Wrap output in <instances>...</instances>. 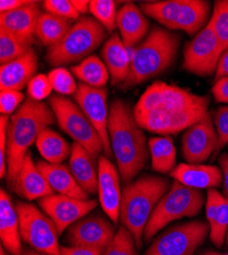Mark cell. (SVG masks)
Instances as JSON below:
<instances>
[{
    "label": "cell",
    "mask_w": 228,
    "mask_h": 255,
    "mask_svg": "<svg viewBox=\"0 0 228 255\" xmlns=\"http://www.w3.org/2000/svg\"><path fill=\"white\" fill-rule=\"evenodd\" d=\"M32 48L29 42L18 38L8 31L0 29V63L5 65L24 55Z\"/></svg>",
    "instance_id": "obj_32"
},
{
    "label": "cell",
    "mask_w": 228,
    "mask_h": 255,
    "mask_svg": "<svg viewBox=\"0 0 228 255\" xmlns=\"http://www.w3.org/2000/svg\"><path fill=\"white\" fill-rule=\"evenodd\" d=\"M30 2V0H2V1H0V11H10L18 7H22Z\"/></svg>",
    "instance_id": "obj_46"
},
{
    "label": "cell",
    "mask_w": 228,
    "mask_h": 255,
    "mask_svg": "<svg viewBox=\"0 0 228 255\" xmlns=\"http://www.w3.org/2000/svg\"><path fill=\"white\" fill-rule=\"evenodd\" d=\"M105 249L85 246H64L60 247L61 255H102Z\"/></svg>",
    "instance_id": "obj_42"
},
{
    "label": "cell",
    "mask_w": 228,
    "mask_h": 255,
    "mask_svg": "<svg viewBox=\"0 0 228 255\" xmlns=\"http://www.w3.org/2000/svg\"><path fill=\"white\" fill-rule=\"evenodd\" d=\"M140 8L144 14L156 19L169 30H181L194 36L206 26L210 14V4L203 0H167L144 2Z\"/></svg>",
    "instance_id": "obj_7"
},
{
    "label": "cell",
    "mask_w": 228,
    "mask_h": 255,
    "mask_svg": "<svg viewBox=\"0 0 228 255\" xmlns=\"http://www.w3.org/2000/svg\"><path fill=\"white\" fill-rule=\"evenodd\" d=\"M10 118L1 116L0 118V177L4 178L7 174V128Z\"/></svg>",
    "instance_id": "obj_41"
},
{
    "label": "cell",
    "mask_w": 228,
    "mask_h": 255,
    "mask_svg": "<svg viewBox=\"0 0 228 255\" xmlns=\"http://www.w3.org/2000/svg\"><path fill=\"white\" fill-rule=\"evenodd\" d=\"M210 98L161 81L147 88L133 114L142 130L169 136L188 130L209 115Z\"/></svg>",
    "instance_id": "obj_1"
},
{
    "label": "cell",
    "mask_w": 228,
    "mask_h": 255,
    "mask_svg": "<svg viewBox=\"0 0 228 255\" xmlns=\"http://www.w3.org/2000/svg\"><path fill=\"white\" fill-rule=\"evenodd\" d=\"M27 255H43V254H41V253H37V252H29Z\"/></svg>",
    "instance_id": "obj_50"
},
{
    "label": "cell",
    "mask_w": 228,
    "mask_h": 255,
    "mask_svg": "<svg viewBox=\"0 0 228 255\" xmlns=\"http://www.w3.org/2000/svg\"><path fill=\"white\" fill-rule=\"evenodd\" d=\"M152 168L157 173L172 172L176 163V148L170 136L154 137L149 142Z\"/></svg>",
    "instance_id": "obj_30"
},
{
    "label": "cell",
    "mask_w": 228,
    "mask_h": 255,
    "mask_svg": "<svg viewBox=\"0 0 228 255\" xmlns=\"http://www.w3.org/2000/svg\"><path fill=\"white\" fill-rule=\"evenodd\" d=\"M43 8L46 12L67 18L69 20H77L80 18V13L75 9L72 1L69 0H45Z\"/></svg>",
    "instance_id": "obj_37"
},
{
    "label": "cell",
    "mask_w": 228,
    "mask_h": 255,
    "mask_svg": "<svg viewBox=\"0 0 228 255\" xmlns=\"http://www.w3.org/2000/svg\"><path fill=\"white\" fill-rule=\"evenodd\" d=\"M36 164L56 194L81 200L89 199V195L79 186L69 166L65 164H51L45 160H38Z\"/></svg>",
    "instance_id": "obj_25"
},
{
    "label": "cell",
    "mask_w": 228,
    "mask_h": 255,
    "mask_svg": "<svg viewBox=\"0 0 228 255\" xmlns=\"http://www.w3.org/2000/svg\"><path fill=\"white\" fill-rule=\"evenodd\" d=\"M72 23V20L49 12H41L36 26L35 37H37L43 45L49 48L57 44L66 36L73 27Z\"/></svg>",
    "instance_id": "obj_29"
},
{
    "label": "cell",
    "mask_w": 228,
    "mask_h": 255,
    "mask_svg": "<svg viewBox=\"0 0 228 255\" xmlns=\"http://www.w3.org/2000/svg\"><path fill=\"white\" fill-rule=\"evenodd\" d=\"M108 128L120 177L127 184L140 173L149 159L150 149L146 136L138 126L130 105L121 99L111 103Z\"/></svg>",
    "instance_id": "obj_2"
},
{
    "label": "cell",
    "mask_w": 228,
    "mask_h": 255,
    "mask_svg": "<svg viewBox=\"0 0 228 255\" xmlns=\"http://www.w3.org/2000/svg\"><path fill=\"white\" fill-rule=\"evenodd\" d=\"M39 3V1H31L16 9L0 12V27L32 44L41 14Z\"/></svg>",
    "instance_id": "obj_20"
},
{
    "label": "cell",
    "mask_w": 228,
    "mask_h": 255,
    "mask_svg": "<svg viewBox=\"0 0 228 255\" xmlns=\"http://www.w3.org/2000/svg\"><path fill=\"white\" fill-rule=\"evenodd\" d=\"M89 12L109 33L117 28L116 2L112 0H91Z\"/></svg>",
    "instance_id": "obj_34"
},
{
    "label": "cell",
    "mask_w": 228,
    "mask_h": 255,
    "mask_svg": "<svg viewBox=\"0 0 228 255\" xmlns=\"http://www.w3.org/2000/svg\"><path fill=\"white\" fill-rule=\"evenodd\" d=\"M219 163L223 174V196L228 199V154L223 153L219 157Z\"/></svg>",
    "instance_id": "obj_45"
},
{
    "label": "cell",
    "mask_w": 228,
    "mask_h": 255,
    "mask_svg": "<svg viewBox=\"0 0 228 255\" xmlns=\"http://www.w3.org/2000/svg\"><path fill=\"white\" fill-rule=\"evenodd\" d=\"M117 28L124 45L127 49H132L148 36L150 22L134 3L129 2L118 10Z\"/></svg>",
    "instance_id": "obj_22"
},
{
    "label": "cell",
    "mask_w": 228,
    "mask_h": 255,
    "mask_svg": "<svg viewBox=\"0 0 228 255\" xmlns=\"http://www.w3.org/2000/svg\"><path fill=\"white\" fill-rule=\"evenodd\" d=\"M136 242L131 232L121 226L102 255H138Z\"/></svg>",
    "instance_id": "obj_35"
},
{
    "label": "cell",
    "mask_w": 228,
    "mask_h": 255,
    "mask_svg": "<svg viewBox=\"0 0 228 255\" xmlns=\"http://www.w3.org/2000/svg\"><path fill=\"white\" fill-rule=\"evenodd\" d=\"M115 235V227L111 222L100 215H91L72 225L66 238L70 246L106 249Z\"/></svg>",
    "instance_id": "obj_16"
},
{
    "label": "cell",
    "mask_w": 228,
    "mask_h": 255,
    "mask_svg": "<svg viewBox=\"0 0 228 255\" xmlns=\"http://www.w3.org/2000/svg\"><path fill=\"white\" fill-rule=\"evenodd\" d=\"M214 124L218 134V145L215 151L217 153L228 143V106L219 108L214 117Z\"/></svg>",
    "instance_id": "obj_40"
},
{
    "label": "cell",
    "mask_w": 228,
    "mask_h": 255,
    "mask_svg": "<svg viewBox=\"0 0 228 255\" xmlns=\"http://www.w3.org/2000/svg\"><path fill=\"white\" fill-rule=\"evenodd\" d=\"M98 197L100 205L110 220L117 224L120 220L122 191L120 173L115 164L107 157H98Z\"/></svg>",
    "instance_id": "obj_17"
},
{
    "label": "cell",
    "mask_w": 228,
    "mask_h": 255,
    "mask_svg": "<svg viewBox=\"0 0 228 255\" xmlns=\"http://www.w3.org/2000/svg\"><path fill=\"white\" fill-rule=\"evenodd\" d=\"M15 208L20 238L36 251L45 255H61L58 232L51 219L34 204L18 201Z\"/></svg>",
    "instance_id": "obj_10"
},
{
    "label": "cell",
    "mask_w": 228,
    "mask_h": 255,
    "mask_svg": "<svg viewBox=\"0 0 228 255\" xmlns=\"http://www.w3.org/2000/svg\"><path fill=\"white\" fill-rule=\"evenodd\" d=\"M12 190L18 196L26 200L41 199L53 194L47 180L41 173L37 164L34 163L30 151L23 161Z\"/></svg>",
    "instance_id": "obj_18"
},
{
    "label": "cell",
    "mask_w": 228,
    "mask_h": 255,
    "mask_svg": "<svg viewBox=\"0 0 228 255\" xmlns=\"http://www.w3.org/2000/svg\"><path fill=\"white\" fill-rule=\"evenodd\" d=\"M204 201L201 190L186 187L174 181L168 192L155 207L144 229L143 240L149 242L160 230L176 220L197 216Z\"/></svg>",
    "instance_id": "obj_8"
},
{
    "label": "cell",
    "mask_w": 228,
    "mask_h": 255,
    "mask_svg": "<svg viewBox=\"0 0 228 255\" xmlns=\"http://www.w3.org/2000/svg\"><path fill=\"white\" fill-rule=\"evenodd\" d=\"M48 101L60 129L96 159L103 151V145L95 128L79 105L61 95H52Z\"/></svg>",
    "instance_id": "obj_9"
},
{
    "label": "cell",
    "mask_w": 228,
    "mask_h": 255,
    "mask_svg": "<svg viewBox=\"0 0 228 255\" xmlns=\"http://www.w3.org/2000/svg\"><path fill=\"white\" fill-rule=\"evenodd\" d=\"M218 134L209 114L204 120L185 130L182 137V153L189 163L200 164L216 151Z\"/></svg>",
    "instance_id": "obj_15"
},
{
    "label": "cell",
    "mask_w": 228,
    "mask_h": 255,
    "mask_svg": "<svg viewBox=\"0 0 228 255\" xmlns=\"http://www.w3.org/2000/svg\"><path fill=\"white\" fill-rule=\"evenodd\" d=\"M171 177L182 185L194 189H214L223 182L222 171L215 165L180 163Z\"/></svg>",
    "instance_id": "obj_21"
},
{
    "label": "cell",
    "mask_w": 228,
    "mask_h": 255,
    "mask_svg": "<svg viewBox=\"0 0 228 255\" xmlns=\"http://www.w3.org/2000/svg\"><path fill=\"white\" fill-rule=\"evenodd\" d=\"M212 93L217 102L228 103V78H223L215 82Z\"/></svg>",
    "instance_id": "obj_43"
},
{
    "label": "cell",
    "mask_w": 228,
    "mask_h": 255,
    "mask_svg": "<svg viewBox=\"0 0 228 255\" xmlns=\"http://www.w3.org/2000/svg\"><path fill=\"white\" fill-rule=\"evenodd\" d=\"M206 215L210 226V238L213 244L221 247L228 231V199L216 189H208Z\"/></svg>",
    "instance_id": "obj_27"
},
{
    "label": "cell",
    "mask_w": 228,
    "mask_h": 255,
    "mask_svg": "<svg viewBox=\"0 0 228 255\" xmlns=\"http://www.w3.org/2000/svg\"><path fill=\"white\" fill-rule=\"evenodd\" d=\"M226 244L228 245V231H227V235H226Z\"/></svg>",
    "instance_id": "obj_51"
},
{
    "label": "cell",
    "mask_w": 228,
    "mask_h": 255,
    "mask_svg": "<svg viewBox=\"0 0 228 255\" xmlns=\"http://www.w3.org/2000/svg\"><path fill=\"white\" fill-rule=\"evenodd\" d=\"M0 238L4 249L11 255H22L18 215L10 196L3 189L0 192Z\"/></svg>",
    "instance_id": "obj_24"
},
{
    "label": "cell",
    "mask_w": 228,
    "mask_h": 255,
    "mask_svg": "<svg viewBox=\"0 0 228 255\" xmlns=\"http://www.w3.org/2000/svg\"><path fill=\"white\" fill-rule=\"evenodd\" d=\"M179 42L177 34L155 26L146 39L131 49L130 71L122 88H132L167 70L176 58Z\"/></svg>",
    "instance_id": "obj_4"
},
{
    "label": "cell",
    "mask_w": 228,
    "mask_h": 255,
    "mask_svg": "<svg viewBox=\"0 0 228 255\" xmlns=\"http://www.w3.org/2000/svg\"><path fill=\"white\" fill-rule=\"evenodd\" d=\"M204 255H223V254H221V253H217V252H214V251H209V252L205 253Z\"/></svg>",
    "instance_id": "obj_48"
},
{
    "label": "cell",
    "mask_w": 228,
    "mask_h": 255,
    "mask_svg": "<svg viewBox=\"0 0 228 255\" xmlns=\"http://www.w3.org/2000/svg\"><path fill=\"white\" fill-rule=\"evenodd\" d=\"M209 23L221 45L222 52H225L228 50V0L215 2Z\"/></svg>",
    "instance_id": "obj_33"
},
{
    "label": "cell",
    "mask_w": 228,
    "mask_h": 255,
    "mask_svg": "<svg viewBox=\"0 0 228 255\" xmlns=\"http://www.w3.org/2000/svg\"><path fill=\"white\" fill-rule=\"evenodd\" d=\"M121 37L114 33L101 49L103 62L110 73L112 85L123 84L130 71V52Z\"/></svg>",
    "instance_id": "obj_26"
},
{
    "label": "cell",
    "mask_w": 228,
    "mask_h": 255,
    "mask_svg": "<svg viewBox=\"0 0 228 255\" xmlns=\"http://www.w3.org/2000/svg\"><path fill=\"white\" fill-rule=\"evenodd\" d=\"M168 190L167 180L153 175H143L124 186L120 205V222L131 232L137 248L142 246L144 229L155 207Z\"/></svg>",
    "instance_id": "obj_5"
},
{
    "label": "cell",
    "mask_w": 228,
    "mask_h": 255,
    "mask_svg": "<svg viewBox=\"0 0 228 255\" xmlns=\"http://www.w3.org/2000/svg\"><path fill=\"white\" fill-rule=\"evenodd\" d=\"M38 57L36 51L31 48L24 55L2 65L0 68V87L1 90L20 91L36 75Z\"/></svg>",
    "instance_id": "obj_19"
},
{
    "label": "cell",
    "mask_w": 228,
    "mask_h": 255,
    "mask_svg": "<svg viewBox=\"0 0 228 255\" xmlns=\"http://www.w3.org/2000/svg\"><path fill=\"white\" fill-rule=\"evenodd\" d=\"M222 53L219 41L208 23L185 45L182 68L194 75L209 77L216 73Z\"/></svg>",
    "instance_id": "obj_12"
},
{
    "label": "cell",
    "mask_w": 228,
    "mask_h": 255,
    "mask_svg": "<svg viewBox=\"0 0 228 255\" xmlns=\"http://www.w3.org/2000/svg\"><path fill=\"white\" fill-rule=\"evenodd\" d=\"M52 90L48 77L43 74L36 75L32 78L27 86L28 98L34 101H42L46 99Z\"/></svg>",
    "instance_id": "obj_38"
},
{
    "label": "cell",
    "mask_w": 228,
    "mask_h": 255,
    "mask_svg": "<svg viewBox=\"0 0 228 255\" xmlns=\"http://www.w3.org/2000/svg\"><path fill=\"white\" fill-rule=\"evenodd\" d=\"M74 99L97 131L103 145L105 156L112 158L114 154L109 137L108 126L110 111L107 103V88H93L88 85L80 83L74 95Z\"/></svg>",
    "instance_id": "obj_13"
},
{
    "label": "cell",
    "mask_w": 228,
    "mask_h": 255,
    "mask_svg": "<svg viewBox=\"0 0 228 255\" xmlns=\"http://www.w3.org/2000/svg\"><path fill=\"white\" fill-rule=\"evenodd\" d=\"M107 38V31L97 20L82 16L57 44L47 49L45 59L51 67L83 61Z\"/></svg>",
    "instance_id": "obj_6"
},
{
    "label": "cell",
    "mask_w": 228,
    "mask_h": 255,
    "mask_svg": "<svg viewBox=\"0 0 228 255\" xmlns=\"http://www.w3.org/2000/svg\"><path fill=\"white\" fill-rule=\"evenodd\" d=\"M72 3L80 14H85L89 11L90 1H87V0H72Z\"/></svg>",
    "instance_id": "obj_47"
},
{
    "label": "cell",
    "mask_w": 228,
    "mask_h": 255,
    "mask_svg": "<svg viewBox=\"0 0 228 255\" xmlns=\"http://www.w3.org/2000/svg\"><path fill=\"white\" fill-rule=\"evenodd\" d=\"M36 146L41 156L51 164H61L72 152V146L67 140L49 128H45L39 134Z\"/></svg>",
    "instance_id": "obj_28"
},
{
    "label": "cell",
    "mask_w": 228,
    "mask_h": 255,
    "mask_svg": "<svg viewBox=\"0 0 228 255\" xmlns=\"http://www.w3.org/2000/svg\"><path fill=\"white\" fill-rule=\"evenodd\" d=\"M55 116L43 101L27 98L10 117L7 128V174L6 181L12 189L23 161L39 134L53 125Z\"/></svg>",
    "instance_id": "obj_3"
},
{
    "label": "cell",
    "mask_w": 228,
    "mask_h": 255,
    "mask_svg": "<svg viewBox=\"0 0 228 255\" xmlns=\"http://www.w3.org/2000/svg\"><path fill=\"white\" fill-rule=\"evenodd\" d=\"M209 231V224L200 221L175 226L160 235L144 255H193Z\"/></svg>",
    "instance_id": "obj_11"
},
{
    "label": "cell",
    "mask_w": 228,
    "mask_h": 255,
    "mask_svg": "<svg viewBox=\"0 0 228 255\" xmlns=\"http://www.w3.org/2000/svg\"><path fill=\"white\" fill-rule=\"evenodd\" d=\"M38 204L54 223L60 235L76 222L85 218L96 207L97 202L93 199L81 200L66 195L51 194L39 199Z\"/></svg>",
    "instance_id": "obj_14"
},
{
    "label": "cell",
    "mask_w": 228,
    "mask_h": 255,
    "mask_svg": "<svg viewBox=\"0 0 228 255\" xmlns=\"http://www.w3.org/2000/svg\"><path fill=\"white\" fill-rule=\"evenodd\" d=\"M0 255H8V254L6 253V250L4 249L3 246H1V248H0Z\"/></svg>",
    "instance_id": "obj_49"
},
{
    "label": "cell",
    "mask_w": 228,
    "mask_h": 255,
    "mask_svg": "<svg viewBox=\"0 0 228 255\" xmlns=\"http://www.w3.org/2000/svg\"><path fill=\"white\" fill-rule=\"evenodd\" d=\"M52 89L58 93V95H75L78 86L75 79L67 69L55 68L47 75Z\"/></svg>",
    "instance_id": "obj_36"
},
{
    "label": "cell",
    "mask_w": 228,
    "mask_h": 255,
    "mask_svg": "<svg viewBox=\"0 0 228 255\" xmlns=\"http://www.w3.org/2000/svg\"><path fill=\"white\" fill-rule=\"evenodd\" d=\"M25 96L20 91L1 90L0 93V112L1 116H8L16 111L24 102Z\"/></svg>",
    "instance_id": "obj_39"
},
{
    "label": "cell",
    "mask_w": 228,
    "mask_h": 255,
    "mask_svg": "<svg viewBox=\"0 0 228 255\" xmlns=\"http://www.w3.org/2000/svg\"><path fill=\"white\" fill-rule=\"evenodd\" d=\"M223 78H228V50L223 52L219 59L215 73V82Z\"/></svg>",
    "instance_id": "obj_44"
},
{
    "label": "cell",
    "mask_w": 228,
    "mask_h": 255,
    "mask_svg": "<svg viewBox=\"0 0 228 255\" xmlns=\"http://www.w3.org/2000/svg\"><path fill=\"white\" fill-rule=\"evenodd\" d=\"M69 168L79 186L88 195L98 193V166L96 167L95 158L76 142L72 144Z\"/></svg>",
    "instance_id": "obj_23"
},
{
    "label": "cell",
    "mask_w": 228,
    "mask_h": 255,
    "mask_svg": "<svg viewBox=\"0 0 228 255\" xmlns=\"http://www.w3.org/2000/svg\"><path fill=\"white\" fill-rule=\"evenodd\" d=\"M72 73L83 84L93 88H105L111 78L105 62L96 55H90L73 67Z\"/></svg>",
    "instance_id": "obj_31"
}]
</instances>
